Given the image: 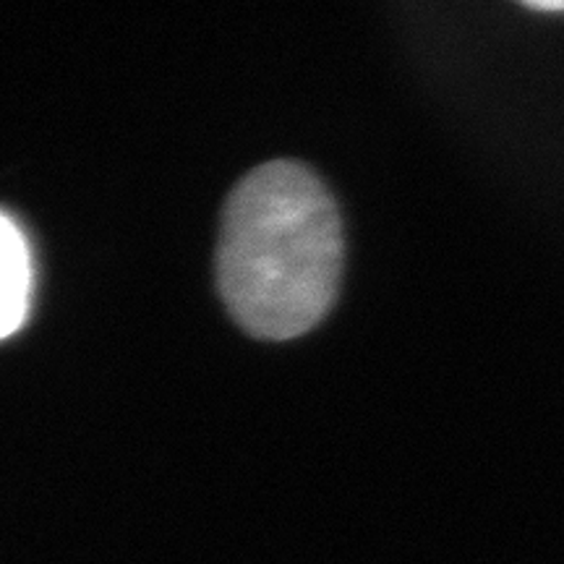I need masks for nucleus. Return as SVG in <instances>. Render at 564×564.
Wrapping results in <instances>:
<instances>
[{
    "instance_id": "1",
    "label": "nucleus",
    "mask_w": 564,
    "mask_h": 564,
    "mask_svg": "<svg viewBox=\"0 0 564 564\" xmlns=\"http://www.w3.org/2000/svg\"><path fill=\"white\" fill-rule=\"evenodd\" d=\"M343 223L301 162H267L232 188L217 243V285L246 333L293 340L329 314L343 274Z\"/></svg>"
},
{
    "instance_id": "2",
    "label": "nucleus",
    "mask_w": 564,
    "mask_h": 564,
    "mask_svg": "<svg viewBox=\"0 0 564 564\" xmlns=\"http://www.w3.org/2000/svg\"><path fill=\"white\" fill-rule=\"evenodd\" d=\"M34 267L24 230L0 209V340L24 327L32 306Z\"/></svg>"
},
{
    "instance_id": "3",
    "label": "nucleus",
    "mask_w": 564,
    "mask_h": 564,
    "mask_svg": "<svg viewBox=\"0 0 564 564\" xmlns=\"http://www.w3.org/2000/svg\"><path fill=\"white\" fill-rule=\"evenodd\" d=\"M528 9H533V11H549V13H564V0H535V3H525Z\"/></svg>"
}]
</instances>
